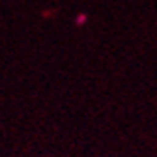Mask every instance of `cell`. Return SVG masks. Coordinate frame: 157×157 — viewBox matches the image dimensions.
I'll use <instances>...</instances> for the list:
<instances>
[{"label":"cell","mask_w":157,"mask_h":157,"mask_svg":"<svg viewBox=\"0 0 157 157\" xmlns=\"http://www.w3.org/2000/svg\"><path fill=\"white\" fill-rule=\"evenodd\" d=\"M75 23H77V25H84V23H86V15H84V13H81V15L77 17V21H75Z\"/></svg>","instance_id":"obj_1"}]
</instances>
